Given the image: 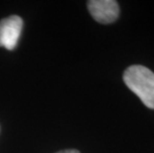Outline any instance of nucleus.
<instances>
[{
  "mask_svg": "<svg viewBox=\"0 0 154 153\" xmlns=\"http://www.w3.org/2000/svg\"><path fill=\"white\" fill-rule=\"evenodd\" d=\"M126 87L139 97L148 109H154V73L148 68L133 65L123 74Z\"/></svg>",
  "mask_w": 154,
  "mask_h": 153,
  "instance_id": "nucleus-1",
  "label": "nucleus"
},
{
  "mask_svg": "<svg viewBox=\"0 0 154 153\" xmlns=\"http://www.w3.org/2000/svg\"><path fill=\"white\" fill-rule=\"evenodd\" d=\"M23 28V20L17 15L9 16L0 21V47L9 51L17 46Z\"/></svg>",
  "mask_w": 154,
  "mask_h": 153,
  "instance_id": "nucleus-2",
  "label": "nucleus"
},
{
  "mask_svg": "<svg viewBox=\"0 0 154 153\" xmlns=\"http://www.w3.org/2000/svg\"><path fill=\"white\" fill-rule=\"evenodd\" d=\"M88 8L94 20L101 24L112 23L119 16V6L116 0H91Z\"/></svg>",
  "mask_w": 154,
  "mask_h": 153,
  "instance_id": "nucleus-3",
  "label": "nucleus"
},
{
  "mask_svg": "<svg viewBox=\"0 0 154 153\" xmlns=\"http://www.w3.org/2000/svg\"><path fill=\"white\" fill-rule=\"evenodd\" d=\"M57 153H81V152L77 150V149H67V150H62Z\"/></svg>",
  "mask_w": 154,
  "mask_h": 153,
  "instance_id": "nucleus-4",
  "label": "nucleus"
}]
</instances>
